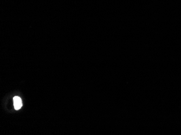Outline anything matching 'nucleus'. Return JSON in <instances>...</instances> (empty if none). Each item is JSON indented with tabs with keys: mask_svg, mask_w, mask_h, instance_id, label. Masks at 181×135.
Instances as JSON below:
<instances>
[{
	"mask_svg": "<svg viewBox=\"0 0 181 135\" xmlns=\"http://www.w3.org/2000/svg\"><path fill=\"white\" fill-rule=\"evenodd\" d=\"M14 101V106L16 110H19L21 109L22 106V102L21 98L18 97H15L13 99Z\"/></svg>",
	"mask_w": 181,
	"mask_h": 135,
	"instance_id": "obj_1",
	"label": "nucleus"
}]
</instances>
